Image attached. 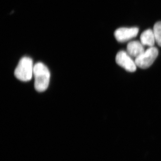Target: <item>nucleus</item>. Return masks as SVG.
<instances>
[{
    "mask_svg": "<svg viewBox=\"0 0 161 161\" xmlns=\"http://www.w3.org/2000/svg\"><path fill=\"white\" fill-rule=\"evenodd\" d=\"M35 88L38 92H43L48 88L50 73L47 67L41 62L36 64L34 67Z\"/></svg>",
    "mask_w": 161,
    "mask_h": 161,
    "instance_id": "obj_1",
    "label": "nucleus"
},
{
    "mask_svg": "<svg viewBox=\"0 0 161 161\" xmlns=\"http://www.w3.org/2000/svg\"><path fill=\"white\" fill-rule=\"evenodd\" d=\"M34 67L31 58L23 57L20 60L15 70V76L21 81H29L33 75Z\"/></svg>",
    "mask_w": 161,
    "mask_h": 161,
    "instance_id": "obj_2",
    "label": "nucleus"
},
{
    "mask_svg": "<svg viewBox=\"0 0 161 161\" xmlns=\"http://www.w3.org/2000/svg\"><path fill=\"white\" fill-rule=\"evenodd\" d=\"M158 55V50L154 46L149 47L147 50L136 58L135 62L136 66L141 69L148 68L153 64Z\"/></svg>",
    "mask_w": 161,
    "mask_h": 161,
    "instance_id": "obj_3",
    "label": "nucleus"
},
{
    "mask_svg": "<svg viewBox=\"0 0 161 161\" xmlns=\"http://www.w3.org/2000/svg\"><path fill=\"white\" fill-rule=\"evenodd\" d=\"M115 61L119 65L125 69L127 71L135 72L136 69V65L135 61L128 54L127 52L121 51L117 54Z\"/></svg>",
    "mask_w": 161,
    "mask_h": 161,
    "instance_id": "obj_4",
    "label": "nucleus"
},
{
    "mask_svg": "<svg viewBox=\"0 0 161 161\" xmlns=\"http://www.w3.org/2000/svg\"><path fill=\"white\" fill-rule=\"evenodd\" d=\"M138 32L137 27H121L115 31L114 36L118 42L124 43L136 37Z\"/></svg>",
    "mask_w": 161,
    "mask_h": 161,
    "instance_id": "obj_5",
    "label": "nucleus"
},
{
    "mask_svg": "<svg viewBox=\"0 0 161 161\" xmlns=\"http://www.w3.org/2000/svg\"><path fill=\"white\" fill-rule=\"evenodd\" d=\"M144 46L139 41H131L127 45V53L131 58L135 59L145 52Z\"/></svg>",
    "mask_w": 161,
    "mask_h": 161,
    "instance_id": "obj_6",
    "label": "nucleus"
},
{
    "mask_svg": "<svg viewBox=\"0 0 161 161\" xmlns=\"http://www.w3.org/2000/svg\"><path fill=\"white\" fill-rule=\"evenodd\" d=\"M141 42L144 46L152 47L156 42L155 36L153 30L148 29L142 33L140 36Z\"/></svg>",
    "mask_w": 161,
    "mask_h": 161,
    "instance_id": "obj_7",
    "label": "nucleus"
},
{
    "mask_svg": "<svg viewBox=\"0 0 161 161\" xmlns=\"http://www.w3.org/2000/svg\"><path fill=\"white\" fill-rule=\"evenodd\" d=\"M153 30L155 36L156 42L159 46L161 47V21L154 24Z\"/></svg>",
    "mask_w": 161,
    "mask_h": 161,
    "instance_id": "obj_8",
    "label": "nucleus"
}]
</instances>
